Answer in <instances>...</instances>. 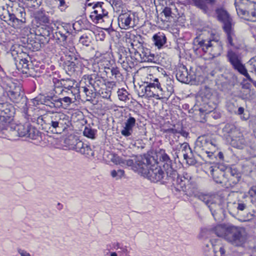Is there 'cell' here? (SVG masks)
<instances>
[{"mask_svg":"<svg viewBox=\"0 0 256 256\" xmlns=\"http://www.w3.org/2000/svg\"><path fill=\"white\" fill-rule=\"evenodd\" d=\"M111 131L119 144L126 149H143L150 141L146 123L138 115L124 110L119 111Z\"/></svg>","mask_w":256,"mask_h":256,"instance_id":"1","label":"cell"},{"mask_svg":"<svg viewBox=\"0 0 256 256\" xmlns=\"http://www.w3.org/2000/svg\"><path fill=\"white\" fill-rule=\"evenodd\" d=\"M134 84L138 94L145 97L167 98L173 92L172 80L164 70L158 67L140 69L134 76Z\"/></svg>","mask_w":256,"mask_h":256,"instance_id":"2","label":"cell"},{"mask_svg":"<svg viewBox=\"0 0 256 256\" xmlns=\"http://www.w3.org/2000/svg\"><path fill=\"white\" fill-rule=\"evenodd\" d=\"M135 164L143 175L155 182L165 179L171 171L170 160L162 152L149 153L138 157Z\"/></svg>","mask_w":256,"mask_h":256,"instance_id":"3","label":"cell"},{"mask_svg":"<svg viewBox=\"0 0 256 256\" xmlns=\"http://www.w3.org/2000/svg\"><path fill=\"white\" fill-rule=\"evenodd\" d=\"M227 208L230 214L242 222L253 219L256 214V206L249 196L241 192H233L227 199Z\"/></svg>","mask_w":256,"mask_h":256,"instance_id":"4","label":"cell"},{"mask_svg":"<svg viewBox=\"0 0 256 256\" xmlns=\"http://www.w3.org/2000/svg\"><path fill=\"white\" fill-rule=\"evenodd\" d=\"M195 49L206 58L219 56L222 52V43L215 32L205 29L199 32L195 41Z\"/></svg>","mask_w":256,"mask_h":256,"instance_id":"5","label":"cell"},{"mask_svg":"<svg viewBox=\"0 0 256 256\" xmlns=\"http://www.w3.org/2000/svg\"><path fill=\"white\" fill-rule=\"evenodd\" d=\"M194 150L197 155L206 162L220 163L225 159L215 139L209 135L200 137L195 143Z\"/></svg>","mask_w":256,"mask_h":256,"instance_id":"6","label":"cell"},{"mask_svg":"<svg viewBox=\"0 0 256 256\" xmlns=\"http://www.w3.org/2000/svg\"><path fill=\"white\" fill-rule=\"evenodd\" d=\"M0 16L3 21L14 28H20L26 23L25 10L15 1H1Z\"/></svg>","mask_w":256,"mask_h":256,"instance_id":"7","label":"cell"},{"mask_svg":"<svg viewBox=\"0 0 256 256\" xmlns=\"http://www.w3.org/2000/svg\"><path fill=\"white\" fill-rule=\"evenodd\" d=\"M67 116L60 113H50L40 117L38 123L41 129L52 134H60L65 131L69 125Z\"/></svg>","mask_w":256,"mask_h":256,"instance_id":"8","label":"cell"},{"mask_svg":"<svg viewBox=\"0 0 256 256\" xmlns=\"http://www.w3.org/2000/svg\"><path fill=\"white\" fill-rule=\"evenodd\" d=\"M213 180L219 185L225 188H230L237 184L241 175L236 169L228 166L217 164L210 169Z\"/></svg>","mask_w":256,"mask_h":256,"instance_id":"9","label":"cell"},{"mask_svg":"<svg viewBox=\"0 0 256 256\" xmlns=\"http://www.w3.org/2000/svg\"><path fill=\"white\" fill-rule=\"evenodd\" d=\"M214 232L218 237L237 246L243 245L247 238V233L244 229L226 224L216 226Z\"/></svg>","mask_w":256,"mask_h":256,"instance_id":"10","label":"cell"},{"mask_svg":"<svg viewBox=\"0 0 256 256\" xmlns=\"http://www.w3.org/2000/svg\"><path fill=\"white\" fill-rule=\"evenodd\" d=\"M218 101V96L215 92L211 90L204 92L195 108V118L198 121H204L207 115L217 107Z\"/></svg>","mask_w":256,"mask_h":256,"instance_id":"11","label":"cell"},{"mask_svg":"<svg viewBox=\"0 0 256 256\" xmlns=\"http://www.w3.org/2000/svg\"><path fill=\"white\" fill-rule=\"evenodd\" d=\"M50 33L48 28L38 25L32 28L27 38V46L32 51H37L50 40Z\"/></svg>","mask_w":256,"mask_h":256,"instance_id":"12","label":"cell"},{"mask_svg":"<svg viewBox=\"0 0 256 256\" xmlns=\"http://www.w3.org/2000/svg\"><path fill=\"white\" fill-rule=\"evenodd\" d=\"M51 101L53 106L68 108L76 101L75 93L66 88L56 87Z\"/></svg>","mask_w":256,"mask_h":256,"instance_id":"13","label":"cell"},{"mask_svg":"<svg viewBox=\"0 0 256 256\" xmlns=\"http://www.w3.org/2000/svg\"><path fill=\"white\" fill-rule=\"evenodd\" d=\"M11 53L19 71L23 74L28 73L32 68V63L25 48L21 45H15L12 48Z\"/></svg>","mask_w":256,"mask_h":256,"instance_id":"14","label":"cell"},{"mask_svg":"<svg viewBox=\"0 0 256 256\" xmlns=\"http://www.w3.org/2000/svg\"><path fill=\"white\" fill-rule=\"evenodd\" d=\"M159 19L164 24H170L178 17L175 5L169 1H156Z\"/></svg>","mask_w":256,"mask_h":256,"instance_id":"15","label":"cell"},{"mask_svg":"<svg viewBox=\"0 0 256 256\" xmlns=\"http://www.w3.org/2000/svg\"><path fill=\"white\" fill-rule=\"evenodd\" d=\"M223 133L224 138L229 145L235 148L240 149L244 147L245 138L241 132L234 126L228 124L224 128Z\"/></svg>","mask_w":256,"mask_h":256,"instance_id":"16","label":"cell"},{"mask_svg":"<svg viewBox=\"0 0 256 256\" xmlns=\"http://www.w3.org/2000/svg\"><path fill=\"white\" fill-rule=\"evenodd\" d=\"M237 13L242 19L250 21H256V2L239 0L235 2Z\"/></svg>","mask_w":256,"mask_h":256,"instance_id":"17","label":"cell"},{"mask_svg":"<svg viewBox=\"0 0 256 256\" xmlns=\"http://www.w3.org/2000/svg\"><path fill=\"white\" fill-rule=\"evenodd\" d=\"M79 93L81 99L84 102L94 103L97 98V92L88 76L82 78L79 87Z\"/></svg>","mask_w":256,"mask_h":256,"instance_id":"18","label":"cell"},{"mask_svg":"<svg viewBox=\"0 0 256 256\" xmlns=\"http://www.w3.org/2000/svg\"><path fill=\"white\" fill-rule=\"evenodd\" d=\"M99 77L108 81L116 80L120 75L119 72L113 62L102 60L98 63Z\"/></svg>","mask_w":256,"mask_h":256,"instance_id":"19","label":"cell"},{"mask_svg":"<svg viewBox=\"0 0 256 256\" xmlns=\"http://www.w3.org/2000/svg\"><path fill=\"white\" fill-rule=\"evenodd\" d=\"M229 110L243 120L249 117L250 114L245 102L241 98H234L228 103Z\"/></svg>","mask_w":256,"mask_h":256,"instance_id":"20","label":"cell"},{"mask_svg":"<svg viewBox=\"0 0 256 256\" xmlns=\"http://www.w3.org/2000/svg\"><path fill=\"white\" fill-rule=\"evenodd\" d=\"M89 78L97 93L103 97H110L112 88L110 83L99 76L93 75Z\"/></svg>","mask_w":256,"mask_h":256,"instance_id":"21","label":"cell"},{"mask_svg":"<svg viewBox=\"0 0 256 256\" xmlns=\"http://www.w3.org/2000/svg\"><path fill=\"white\" fill-rule=\"evenodd\" d=\"M179 162L184 167L194 165L196 163L195 159L189 145L184 143L179 148L178 153Z\"/></svg>","mask_w":256,"mask_h":256,"instance_id":"22","label":"cell"},{"mask_svg":"<svg viewBox=\"0 0 256 256\" xmlns=\"http://www.w3.org/2000/svg\"><path fill=\"white\" fill-rule=\"evenodd\" d=\"M105 256H130V250L122 243L114 242L108 245L105 251Z\"/></svg>","mask_w":256,"mask_h":256,"instance_id":"23","label":"cell"},{"mask_svg":"<svg viewBox=\"0 0 256 256\" xmlns=\"http://www.w3.org/2000/svg\"><path fill=\"white\" fill-rule=\"evenodd\" d=\"M6 90L10 98L15 103H19L23 98V93L21 87L13 82L6 84Z\"/></svg>","mask_w":256,"mask_h":256,"instance_id":"24","label":"cell"},{"mask_svg":"<svg viewBox=\"0 0 256 256\" xmlns=\"http://www.w3.org/2000/svg\"><path fill=\"white\" fill-rule=\"evenodd\" d=\"M216 13L218 18L224 25V29H225L230 38V41H231L232 23L229 14L225 10L222 8L218 9L216 11Z\"/></svg>","mask_w":256,"mask_h":256,"instance_id":"25","label":"cell"},{"mask_svg":"<svg viewBox=\"0 0 256 256\" xmlns=\"http://www.w3.org/2000/svg\"><path fill=\"white\" fill-rule=\"evenodd\" d=\"M16 113V110L14 106L8 103H5L1 104L0 107V114H1V121L8 122L11 121Z\"/></svg>","mask_w":256,"mask_h":256,"instance_id":"26","label":"cell"},{"mask_svg":"<svg viewBox=\"0 0 256 256\" xmlns=\"http://www.w3.org/2000/svg\"><path fill=\"white\" fill-rule=\"evenodd\" d=\"M135 15L133 12H127L120 15L119 18V25L123 29H128L134 26Z\"/></svg>","mask_w":256,"mask_h":256,"instance_id":"27","label":"cell"},{"mask_svg":"<svg viewBox=\"0 0 256 256\" xmlns=\"http://www.w3.org/2000/svg\"><path fill=\"white\" fill-rule=\"evenodd\" d=\"M66 143L72 148L82 153L92 155V152L90 148L75 136H71L68 138Z\"/></svg>","mask_w":256,"mask_h":256,"instance_id":"28","label":"cell"},{"mask_svg":"<svg viewBox=\"0 0 256 256\" xmlns=\"http://www.w3.org/2000/svg\"><path fill=\"white\" fill-rule=\"evenodd\" d=\"M53 32L56 38L60 41H65L69 34V30L67 27L61 23L54 25Z\"/></svg>","mask_w":256,"mask_h":256,"instance_id":"29","label":"cell"},{"mask_svg":"<svg viewBox=\"0 0 256 256\" xmlns=\"http://www.w3.org/2000/svg\"><path fill=\"white\" fill-rule=\"evenodd\" d=\"M102 3L96 4L94 8V11L92 12L90 17L93 21L95 23L101 22V20L106 17L108 15L107 12L102 7Z\"/></svg>","mask_w":256,"mask_h":256,"instance_id":"30","label":"cell"},{"mask_svg":"<svg viewBox=\"0 0 256 256\" xmlns=\"http://www.w3.org/2000/svg\"><path fill=\"white\" fill-rule=\"evenodd\" d=\"M71 123L75 129L81 130L87 124V120L82 112H77L73 115Z\"/></svg>","mask_w":256,"mask_h":256,"instance_id":"31","label":"cell"},{"mask_svg":"<svg viewBox=\"0 0 256 256\" xmlns=\"http://www.w3.org/2000/svg\"><path fill=\"white\" fill-rule=\"evenodd\" d=\"M228 57L233 66L242 74L248 76L247 70L243 66L237 55L233 52H230Z\"/></svg>","mask_w":256,"mask_h":256,"instance_id":"32","label":"cell"},{"mask_svg":"<svg viewBox=\"0 0 256 256\" xmlns=\"http://www.w3.org/2000/svg\"><path fill=\"white\" fill-rule=\"evenodd\" d=\"M214 256H225L226 253V248L224 243L218 239H215L212 242Z\"/></svg>","mask_w":256,"mask_h":256,"instance_id":"33","label":"cell"},{"mask_svg":"<svg viewBox=\"0 0 256 256\" xmlns=\"http://www.w3.org/2000/svg\"><path fill=\"white\" fill-rule=\"evenodd\" d=\"M177 78L180 82L188 84L191 81V74L188 69L184 65L180 66L178 69Z\"/></svg>","mask_w":256,"mask_h":256,"instance_id":"34","label":"cell"},{"mask_svg":"<svg viewBox=\"0 0 256 256\" xmlns=\"http://www.w3.org/2000/svg\"><path fill=\"white\" fill-rule=\"evenodd\" d=\"M56 87H61L66 88L73 91H79V87L77 83L72 80H63L59 82Z\"/></svg>","mask_w":256,"mask_h":256,"instance_id":"35","label":"cell"},{"mask_svg":"<svg viewBox=\"0 0 256 256\" xmlns=\"http://www.w3.org/2000/svg\"><path fill=\"white\" fill-rule=\"evenodd\" d=\"M153 41L155 46L159 49L164 47L167 43V38L162 32H159L153 37Z\"/></svg>","mask_w":256,"mask_h":256,"instance_id":"36","label":"cell"},{"mask_svg":"<svg viewBox=\"0 0 256 256\" xmlns=\"http://www.w3.org/2000/svg\"><path fill=\"white\" fill-rule=\"evenodd\" d=\"M83 133L85 137L90 139H94L97 136V131L91 128H86Z\"/></svg>","mask_w":256,"mask_h":256,"instance_id":"37","label":"cell"},{"mask_svg":"<svg viewBox=\"0 0 256 256\" xmlns=\"http://www.w3.org/2000/svg\"><path fill=\"white\" fill-rule=\"evenodd\" d=\"M249 71L256 75V57H254L248 63Z\"/></svg>","mask_w":256,"mask_h":256,"instance_id":"38","label":"cell"},{"mask_svg":"<svg viewBox=\"0 0 256 256\" xmlns=\"http://www.w3.org/2000/svg\"><path fill=\"white\" fill-rule=\"evenodd\" d=\"M24 3L30 8H38L42 4V1H25Z\"/></svg>","mask_w":256,"mask_h":256,"instance_id":"39","label":"cell"},{"mask_svg":"<svg viewBox=\"0 0 256 256\" xmlns=\"http://www.w3.org/2000/svg\"><path fill=\"white\" fill-rule=\"evenodd\" d=\"M118 94L119 99L122 101H125L129 98L127 91L124 89H120L118 92Z\"/></svg>","mask_w":256,"mask_h":256,"instance_id":"40","label":"cell"},{"mask_svg":"<svg viewBox=\"0 0 256 256\" xmlns=\"http://www.w3.org/2000/svg\"><path fill=\"white\" fill-rule=\"evenodd\" d=\"M249 196L256 203V185L252 187L249 191Z\"/></svg>","mask_w":256,"mask_h":256,"instance_id":"41","label":"cell"},{"mask_svg":"<svg viewBox=\"0 0 256 256\" xmlns=\"http://www.w3.org/2000/svg\"><path fill=\"white\" fill-rule=\"evenodd\" d=\"M253 129L254 134L256 137V118L254 120V122L253 126Z\"/></svg>","mask_w":256,"mask_h":256,"instance_id":"42","label":"cell"},{"mask_svg":"<svg viewBox=\"0 0 256 256\" xmlns=\"http://www.w3.org/2000/svg\"><path fill=\"white\" fill-rule=\"evenodd\" d=\"M20 254H21L22 256H31L29 253H27L26 252L20 250L19 251Z\"/></svg>","mask_w":256,"mask_h":256,"instance_id":"43","label":"cell"}]
</instances>
